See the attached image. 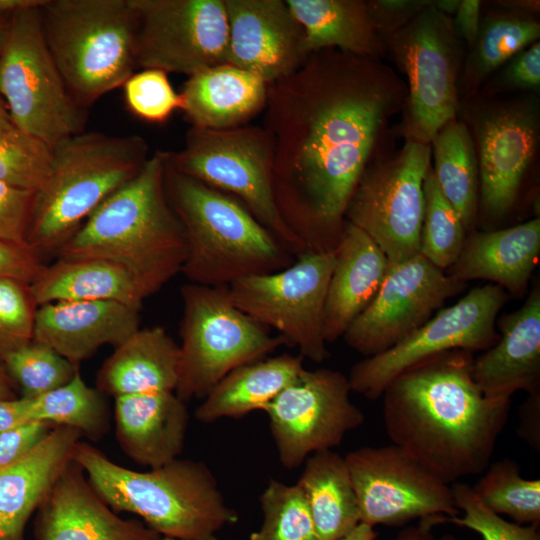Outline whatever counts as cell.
<instances>
[{
  "label": "cell",
  "instance_id": "cell-21",
  "mask_svg": "<svg viewBox=\"0 0 540 540\" xmlns=\"http://www.w3.org/2000/svg\"><path fill=\"white\" fill-rule=\"evenodd\" d=\"M36 540H155L145 523L119 517L72 460L37 509Z\"/></svg>",
  "mask_w": 540,
  "mask_h": 540
},
{
  "label": "cell",
  "instance_id": "cell-1",
  "mask_svg": "<svg viewBox=\"0 0 540 540\" xmlns=\"http://www.w3.org/2000/svg\"><path fill=\"white\" fill-rule=\"evenodd\" d=\"M406 84L382 60L337 49L309 55L268 84L263 127L273 140V190L306 252H335L345 210Z\"/></svg>",
  "mask_w": 540,
  "mask_h": 540
},
{
  "label": "cell",
  "instance_id": "cell-56",
  "mask_svg": "<svg viewBox=\"0 0 540 540\" xmlns=\"http://www.w3.org/2000/svg\"><path fill=\"white\" fill-rule=\"evenodd\" d=\"M498 5L503 6L505 9L523 11L529 13L539 12V1L535 0H517V1H497Z\"/></svg>",
  "mask_w": 540,
  "mask_h": 540
},
{
  "label": "cell",
  "instance_id": "cell-16",
  "mask_svg": "<svg viewBox=\"0 0 540 540\" xmlns=\"http://www.w3.org/2000/svg\"><path fill=\"white\" fill-rule=\"evenodd\" d=\"M339 371L303 369L264 409L283 467H299L312 454L332 450L364 422Z\"/></svg>",
  "mask_w": 540,
  "mask_h": 540
},
{
  "label": "cell",
  "instance_id": "cell-22",
  "mask_svg": "<svg viewBox=\"0 0 540 540\" xmlns=\"http://www.w3.org/2000/svg\"><path fill=\"white\" fill-rule=\"evenodd\" d=\"M140 328L139 310L114 301H59L37 307L33 340L79 364Z\"/></svg>",
  "mask_w": 540,
  "mask_h": 540
},
{
  "label": "cell",
  "instance_id": "cell-23",
  "mask_svg": "<svg viewBox=\"0 0 540 540\" xmlns=\"http://www.w3.org/2000/svg\"><path fill=\"white\" fill-rule=\"evenodd\" d=\"M498 341L473 360L472 375L488 397L511 398L517 391H540V288L497 322Z\"/></svg>",
  "mask_w": 540,
  "mask_h": 540
},
{
  "label": "cell",
  "instance_id": "cell-37",
  "mask_svg": "<svg viewBox=\"0 0 540 540\" xmlns=\"http://www.w3.org/2000/svg\"><path fill=\"white\" fill-rule=\"evenodd\" d=\"M472 489L498 515L522 525L540 524V480L521 476L518 464L502 459L490 464Z\"/></svg>",
  "mask_w": 540,
  "mask_h": 540
},
{
  "label": "cell",
  "instance_id": "cell-43",
  "mask_svg": "<svg viewBox=\"0 0 540 540\" xmlns=\"http://www.w3.org/2000/svg\"><path fill=\"white\" fill-rule=\"evenodd\" d=\"M123 87L130 111L147 122L164 123L182 108L180 93L175 92L162 70L144 69L134 73Z\"/></svg>",
  "mask_w": 540,
  "mask_h": 540
},
{
  "label": "cell",
  "instance_id": "cell-5",
  "mask_svg": "<svg viewBox=\"0 0 540 540\" xmlns=\"http://www.w3.org/2000/svg\"><path fill=\"white\" fill-rule=\"evenodd\" d=\"M165 187L184 230L181 273L189 283L228 287L294 262L295 257L239 200L176 171L167 160Z\"/></svg>",
  "mask_w": 540,
  "mask_h": 540
},
{
  "label": "cell",
  "instance_id": "cell-17",
  "mask_svg": "<svg viewBox=\"0 0 540 540\" xmlns=\"http://www.w3.org/2000/svg\"><path fill=\"white\" fill-rule=\"evenodd\" d=\"M344 459L362 523L401 526L460 515L451 486L393 444L360 447Z\"/></svg>",
  "mask_w": 540,
  "mask_h": 540
},
{
  "label": "cell",
  "instance_id": "cell-28",
  "mask_svg": "<svg viewBox=\"0 0 540 540\" xmlns=\"http://www.w3.org/2000/svg\"><path fill=\"white\" fill-rule=\"evenodd\" d=\"M38 306L59 301H114L136 310L155 293L127 266L100 258H60L43 265L29 284Z\"/></svg>",
  "mask_w": 540,
  "mask_h": 540
},
{
  "label": "cell",
  "instance_id": "cell-14",
  "mask_svg": "<svg viewBox=\"0 0 540 540\" xmlns=\"http://www.w3.org/2000/svg\"><path fill=\"white\" fill-rule=\"evenodd\" d=\"M508 298L493 283L473 288L393 347L357 362L348 376L351 391L376 400L395 377L424 359L454 349L487 350L500 337L497 315Z\"/></svg>",
  "mask_w": 540,
  "mask_h": 540
},
{
  "label": "cell",
  "instance_id": "cell-35",
  "mask_svg": "<svg viewBox=\"0 0 540 540\" xmlns=\"http://www.w3.org/2000/svg\"><path fill=\"white\" fill-rule=\"evenodd\" d=\"M432 168L439 188L470 231L478 214V164L474 143L464 121L453 118L433 137Z\"/></svg>",
  "mask_w": 540,
  "mask_h": 540
},
{
  "label": "cell",
  "instance_id": "cell-52",
  "mask_svg": "<svg viewBox=\"0 0 540 540\" xmlns=\"http://www.w3.org/2000/svg\"><path fill=\"white\" fill-rule=\"evenodd\" d=\"M27 398L0 399V431L30 422Z\"/></svg>",
  "mask_w": 540,
  "mask_h": 540
},
{
  "label": "cell",
  "instance_id": "cell-24",
  "mask_svg": "<svg viewBox=\"0 0 540 540\" xmlns=\"http://www.w3.org/2000/svg\"><path fill=\"white\" fill-rule=\"evenodd\" d=\"M115 436L121 450L149 468L163 466L183 450L189 414L175 392L160 391L115 397Z\"/></svg>",
  "mask_w": 540,
  "mask_h": 540
},
{
  "label": "cell",
  "instance_id": "cell-9",
  "mask_svg": "<svg viewBox=\"0 0 540 540\" xmlns=\"http://www.w3.org/2000/svg\"><path fill=\"white\" fill-rule=\"evenodd\" d=\"M183 315L175 394L184 402L204 399L235 368L263 359L285 345L240 311L227 287L187 283L180 289Z\"/></svg>",
  "mask_w": 540,
  "mask_h": 540
},
{
  "label": "cell",
  "instance_id": "cell-59",
  "mask_svg": "<svg viewBox=\"0 0 540 540\" xmlns=\"http://www.w3.org/2000/svg\"><path fill=\"white\" fill-rule=\"evenodd\" d=\"M11 15L9 13H0V56L7 39Z\"/></svg>",
  "mask_w": 540,
  "mask_h": 540
},
{
  "label": "cell",
  "instance_id": "cell-8",
  "mask_svg": "<svg viewBox=\"0 0 540 540\" xmlns=\"http://www.w3.org/2000/svg\"><path fill=\"white\" fill-rule=\"evenodd\" d=\"M167 163L239 200L294 257L306 252L278 210L273 190V140L263 126H191L183 148L167 151Z\"/></svg>",
  "mask_w": 540,
  "mask_h": 540
},
{
  "label": "cell",
  "instance_id": "cell-44",
  "mask_svg": "<svg viewBox=\"0 0 540 540\" xmlns=\"http://www.w3.org/2000/svg\"><path fill=\"white\" fill-rule=\"evenodd\" d=\"M35 304L29 285L0 278V364L12 351L33 340Z\"/></svg>",
  "mask_w": 540,
  "mask_h": 540
},
{
  "label": "cell",
  "instance_id": "cell-20",
  "mask_svg": "<svg viewBox=\"0 0 540 540\" xmlns=\"http://www.w3.org/2000/svg\"><path fill=\"white\" fill-rule=\"evenodd\" d=\"M227 63L267 84L299 69L311 54L303 27L285 0H224Z\"/></svg>",
  "mask_w": 540,
  "mask_h": 540
},
{
  "label": "cell",
  "instance_id": "cell-18",
  "mask_svg": "<svg viewBox=\"0 0 540 540\" xmlns=\"http://www.w3.org/2000/svg\"><path fill=\"white\" fill-rule=\"evenodd\" d=\"M138 17L137 68L192 76L227 63L224 0H131Z\"/></svg>",
  "mask_w": 540,
  "mask_h": 540
},
{
  "label": "cell",
  "instance_id": "cell-50",
  "mask_svg": "<svg viewBox=\"0 0 540 540\" xmlns=\"http://www.w3.org/2000/svg\"><path fill=\"white\" fill-rule=\"evenodd\" d=\"M518 436L540 452V391L528 394L519 408Z\"/></svg>",
  "mask_w": 540,
  "mask_h": 540
},
{
  "label": "cell",
  "instance_id": "cell-41",
  "mask_svg": "<svg viewBox=\"0 0 540 540\" xmlns=\"http://www.w3.org/2000/svg\"><path fill=\"white\" fill-rule=\"evenodd\" d=\"M52 148L15 126L0 130V181L36 191L46 179Z\"/></svg>",
  "mask_w": 540,
  "mask_h": 540
},
{
  "label": "cell",
  "instance_id": "cell-40",
  "mask_svg": "<svg viewBox=\"0 0 540 540\" xmlns=\"http://www.w3.org/2000/svg\"><path fill=\"white\" fill-rule=\"evenodd\" d=\"M2 366L23 398H36L72 380L79 366L71 363L51 347L32 340L10 352Z\"/></svg>",
  "mask_w": 540,
  "mask_h": 540
},
{
  "label": "cell",
  "instance_id": "cell-38",
  "mask_svg": "<svg viewBox=\"0 0 540 540\" xmlns=\"http://www.w3.org/2000/svg\"><path fill=\"white\" fill-rule=\"evenodd\" d=\"M423 193L420 254L445 271L458 258L466 239V230L458 213L442 194L432 166L424 179Z\"/></svg>",
  "mask_w": 540,
  "mask_h": 540
},
{
  "label": "cell",
  "instance_id": "cell-55",
  "mask_svg": "<svg viewBox=\"0 0 540 540\" xmlns=\"http://www.w3.org/2000/svg\"><path fill=\"white\" fill-rule=\"evenodd\" d=\"M45 0H0V13L12 14L17 10L41 6Z\"/></svg>",
  "mask_w": 540,
  "mask_h": 540
},
{
  "label": "cell",
  "instance_id": "cell-47",
  "mask_svg": "<svg viewBox=\"0 0 540 540\" xmlns=\"http://www.w3.org/2000/svg\"><path fill=\"white\" fill-rule=\"evenodd\" d=\"M55 426L43 421H30L0 431V470L30 454Z\"/></svg>",
  "mask_w": 540,
  "mask_h": 540
},
{
  "label": "cell",
  "instance_id": "cell-57",
  "mask_svg": "<svg viewBox=\"0 0 540 540\" xmlns=\"http://www.w3.org/2000/svg\"><path fill=\"white\" fill-rule=\"evenodd\" d=\"M16 398L13 389V382L0 364V399Z\"/></svg>",
  "mask_w": 540,
  "mask_h": 540
},
{
  "label": "cell",
  "instance_id": "cell-51",
  "mask_svg": "<svg viewBox=\"0 0 540 540\" xmlns=\"http://www.w3.org/2000/svg\"><path fill=\"white\" fill-rule=\"evenodd\" d=\"M452 24L459 38L471 49L480 30L481 2L460 0L459 7L452 17Z\"/></svg>",
  "mask_w": 540,
  "mask_h": 540
},
{
  "label": "cell",
  "instance_id": "cell-12",
  "mask_svg": "<svg viewBox=\"0 0 540 540\" xmlns=\"http://www.w3.org/2000/svg\"><path fill=\"white\" fill-rule=\"evenodd\" d=\"M430 144L405 140L391 156L371 160L345 210V221L365 232L389 263L420 254L423 183L431 165Z\"/></svg>",
  "mask_w": 540,
  "mask_h": 540
},
{
  "label": "cell",
  "instance_id": "cell-27",
  "mask_svg": "<svg viewBox=\"0 0 540 540\" xmlns=\"http://www.w3.org/2000/svg\"><path fill=\"white\" fill-rule=\"evenodd\" d=\"M540 254V219L466 237L463 248L447 274L467 283L488 280L522 298Z\"/></svg>",
  "mask_w": 540,
  "mask_h": 540
},
{
  "label": "cell",
  "instance_id": "cell-61",
  "mask_svg": "<svg viewBox=\"0 0 540 540\" xmlns=\"http://www.w3.org/2000/svg\"><path fill=\"white\" fill-rule=\"evenodd\" d=\"M155 540H182V539H177V538H173V537H168V536H159L157 539Z\"/></svg>",
  "mask_w": 540,
  "mask_h": 540
},
{
  "label": "cell",
  "instance_id": "cell-46",
  "mask_svg": "<svg viewBox=\"0 0 540 540\" xmlns=\"http://www.w3.org/2000/svg\"><path fill=\"white\" fill-rule=\"evenodd\" d=\"M34 191L0 181V240L26 244V233Z\"/></svg>",
  "mask_w": 540,
  "mask_h": 540
},
{
  "label": "cell",
  "instance_id": "cell-4",
  "mask_svg": "<svg viewBox=\"0 0 540 540\" xmlns=\"http://www.w3.org/2000/svg\"><path fill=\"white\" fill-rule=\"evenodd\" d=\"M73 460L114 512L139 516L161 536L217 540L218 531L238 521L214 474L201 461L177 458L141 472L115 463L81 440L75 446Z\"/></svg>",
  "mask_w": 540,
  "mask_h": 540
},
{
  "label": "cell",
  "instance_id": "cell-6",
  "mask_svg": "<svg viewBox=\"0 0 540 540\" xmlns=\"http://www.w3.org/2000/svg\"><path fill=\"white\" fill-rule=\"evenodd\" d=\"M149 156L148 143L139 135L83 131L58 143L52 148L50 171L33 195L26 244L42 259L56 255Z\"/></svg>",
  "mask_w": 540,
  "mask_h": 540
},
{
  "label": "cell",
  "instance_id": "cell-49",
  "mask_svg": "<svg viewBox=\"0 0 540 540\" xmlns=\"http://www.w3.org/2000/svg\"><path fill=\"white\" fill-rule=\"evenodd\" d=\"M42 260L28 245L0 240V278L29 285L44 265Z\"/></svg>",
  "mask_w": 540,
  "mask_h": 540
},
{
  "label": "cell",
  "instance_id": "cell-11",
  "mask_svg": "<svg viewBox=\"0 0 540 540\" xmlns=\"http://www.w3.org/2000/svg\"><path fill=\"white\" fill-rule=\"evenodd\" d=\"M385 44L386 55L407 78L399 132L405 140L430 144L460 107L464 53L452 18L431 2Z\"/></svg>",
  "mask_w": 540,
  "mask_h": 540
},
{
  "label": "cell",
  "instance_id": "cell-33",
  "mask_svg": "<svg viewBox=\"0 0 540 540\" xmlns=\"http://www.w3.org/2000/svg\"><path fill=\"white\" fill-rule=\"evenodd\" d=\"M297 481L318 540H338L360 523L357 498L344 457L332 450L310 455Z\"/></svg>",
  "mask_w": 540,
  "mask_h": 540
},
{
  "label": "cell",
  "instance_id": "cell-42",
  "mask_svg": "<svg viewBox=\"0 0 540 540\" xmlns=\"http://www.w3.org/2000/svg\"><path fill=\"white\" fill-rule=\"evenodd\" d=\"M454 502L462 516L429 518L432 525L452 523L478 533L483 540H540L539 526L522 525L504 519L486 507L475 495L472 486L454 482L451 486Z\"/></svg>",
  "mask_w": 540,
  "mask_h": 540
},
{
  "label": "cell",
  "instance_id": "cell-3",
  "mask_svg": "<svg viewBox=\"0 0 540 540\" xmlns=\"http://www.w3.org/2000/svg\"><path fill=\"white\" fill-rule=\"evenodd\" d=\"M166 160L167 151L150 154L142 169L88 216L56 256L121 263L155 293L181 273L186 241L166 192Z\"/></svg>",
  "mask_w": 540,
  "mask_h": 540
},
{
  "label": "cell",
  "instance_id": "cell-31",
  "mask_svg": "<svg viewBox=\"0 0 540 540\" xmlns=\"http://www.w3.org/2000/svg\"><path fill=\"white\" fill-rule=\"evenodd\" d=\"M304 358L290 354L263 358L239 366L223 377L195 410L204 424L240 418L263 410L304 369Z\"/></svg>",
  "mask_w": 540,
  "mask_h": 540
},
{
  "label": "cell",
  "instance_id": "cell-29",
  "mask_svg": "<svg viewBox=\"0 0 540 540\" xmlns=\"http://www.w3.org/2000/svg\"><path fill=\"white\" fill-rule=\"evenodd\" d=\"M268 84L258 76L225 63L192 76L180 93L192 126L229 129L247 123L264 110Z\"/></svg>",
  "mask_w": 540,
  "mask_h": 540
},
{
  "label": "cell",
  "instance_id": "cell-25",
  "mask_svg": "<svg viewBox=\"0 0 540 540\" xmlns=\"http://www.w3.org/2000/svg\"><path fill=\"white\" fill-rule=\"evenodd\" d=\"M83 435L55 426L25 458L0 470V540H24L31 515L39 508Z\"/></svg>",
  "mask_w": 540,
  "mask_h": 540
},
{
  "label": "cell",
  "instance_id": "cell-36",
  "mask_svg": "<svg viewBox=\"0 0 540 540\" xmlns=\"http://www.w3.org/2000/svg\"><path fill=\"white\" fill-rule=\"evenodd\" d=\"M28 400L31 421L68 426L93 441L110 431L111 415L104 394L90 387L80 371L67 384Z\"/></svg>",
  "mask_w": 540,
  "mask_h": 540
},
{
  "label": "cell",
  "instance_id": "cell-48",
  "mask_svg": "<svg viewBox=\"0 0 540 540\" xmlns=\"http://www.w3.org/2000/svg\"><path fill=\"white\" fill-rule=\"evenodd\" d=\"M432 0H369L368 14L384 42L406 26Z\"/></svg>",
  "mask_w": 540,
  "mask_h": 540
},
{
  "label": "cell",
  "instance_id": "cell-26",
  "mask_svg": "<svg viewBox=\"0 0 540 540\" xmlns=\"http://www.w3.org/2000/svg\"><path fill=\"white\" fill-rule=\"evenodd\" d=\"M381 248L362 230L345 222L335 251L324 308V338L333 343L377 294L388 268Z\"/></svg>",
  "mask_w": 540,
  "mask_h": 540
},
{
  "label": "cell",
  "instance_id": "cell-32",
  "mask_svg": "<svg viewBox=\"0 0 540 540\" xmlns=\"http://www.w3.org/2000/svg\"><path fill=\"white\" fill-rule=\"evenodd\" d=\"M304 29L310 53L337 49L382 60L386 44L376 31L363 0H285Z\"/></svg>",
  "mask_w": 540,
  "mask_h": 540
},
{
  "label": "cell",
  "instance_id": "cell-7",
  "mask_svg": "<svg viewBox=\"0 0 540 540\" xmlns=\"http://www.w3.org/2000/svg\"><path fill=\"white\" fill-rule=\"evenodd\" d=\"M40 18L48 50L82 108L135 73L138 17L131 0H45Z\"/></svg>",
  "mask_w": 540,
  "mask_h": 540
},
{
  "label": "cell",
  "instance_id": "cell-30",
  "mask_svg": "<svg viewBox=\"0 0 540 540\" xmlns=\"http://www.w3.org/2000/svg\"><path fill=\"white\" fill-rule=\"evenodd\" d=\"M180 349L160 326L139 328L104 361L96 375L103 394L172 391L179 377Z\"/></svg>",
  "mask_w": 540,
  "mask_h": 540
},
{
  "label": "cell",
  "instance_id": "cell-10",
  "mask_svg": "<svg viewBox=\"0 0 540 540\" xmlns=\"http://www.w3.org/2000/svg\"><path fill=\"white\" fill-rule=\"evenodd\" d=\"M0 96L14 126L51 148L85 129L86 109L69 93L48 50L40 6L11 15L0 56Z\"/></svg>",
  "mask_w": 540,
  "mask_h": 540
},
{
  "label": "cell",
  "instance_id": "cell-19",
  "mask_svg": "<svg viewBox=\"0 0 540 540\" xmlns=\"http://www.w3.org/2000/svg\"><path fill=\"white\" fill-rule=\"evenodd\" d=\"M466 287L421 254L389 263L384 280L367 308L343 338L365 357L382 353L410 335L435 310Z\"/></svg>",
  "mask_w": 540,
  "mask_h": 540
},
{
  "label": "cell",
  "instance_id": "cell-45",
  "mask_svg": "<svg viewBox=\"0 0 540 540\" xmlns=\"http://www.w3.org/2000/svg\"><path fill=\"white\" fill-rule=\"evenodd\" d=\"M540 89V43L531 44L514 57L505 67L483 86L484 97L506 91L523 90L538 93Z\"/></svg>",
  "mask_w": 540,
  "mask_h": 540
},
{
  "label": "cell",
  "instance_id": "cell-39",
  "mask_svg": "<svg viewBox=\"0 0 540 540\" xmlns=\"http://www.w3.org/2000/svg\"><path fill=\"white\" fill-rule=\"evenodd\" d=\"M263 522L249 540H318L301 488L270 479L260 495Z\"/></svg>",
  "mask_w": 540,
  "mask_h": 540
},
{
  "label": "cell",
  "instance_id": "cell-54",
  "mask_svg": "<svg viewBox=\"0 0 540 540\" xmlns=\"http://www.w3.org/2000/svg\"><path fill=\"white\" fill-rule=\"evenodd\" d=\"M378 532L374 527L360 522L354 529H352L345 536L338 540H376Z\"/></svg>",
  "mask_w": 540,
  "mask_h": 540
},
{
  "label": "cell",
  "instance_id": "cell-13",
  "mask_svg": "<svg viewBox=\"0 0 540 540\" xmlns=\"http://www.w3.org/2000/svg\"><path fill=\"white\" fill-rule=\"evenodd\" d=\"M335 252H304L278 272L240 279L227 287L231 302L264 327L279 332L303 358L329 357L324 308Z\"/></svg>",
  "mask_w": 540,
  "mask_h": 540
},
{
  "label": "cell",
  "instance_id": "cell-53",
  "mask_svg": "<svg viewBox=\"0 0 540 540\" xmlns=\"http://www.w3.org/2000/svg\"><path fill=\"white\" fill-rule=\"evenodd\" d=\"M392 540H459L453 535L438 536L433 532V525L428 518L419 524L402 528Z\"/></svg>",
  "mask_w": 540,
  "mask_h": 540
},
{
  "label": "cell",
  "instance_id": "cell-2",
  "mask_svg": "<svg viewBox=\"0 0 540 540\" xmlns=\"http://www.w3.org/2000/svg\"><path fill=\"white\" fill-rule=\"evenodd\" d=\"M473 352L424 359L384 389L383 422L391 444L447 484L491 464L511 398L486 396L472 375Z\"/></svg>",
  "mask_w": 540,
  "mask_h": 540
},
{
  "label": "cell",
  "instance_id": "cell-15",
  "mask_svg": "<svg viewBox=\"0 0 540 540\" xmlns=\"http://www.w3.org/2000/svg\"><path fill=\"white\" fill-rule=\"evenodd\" d=\"M466 124L479 177L478 211L497 219L514 205L539 143L540 107L535 93L510 99L477 98Z\"/></svg>",
  "mask_w": 540,
  "mask_h": 540
},
{
  "label": "cell",
  "instance_id": "cell-60",
  "mask_svg": "<svg viewBox=\"0 0 540 540\" xmlns=\"http://www.w3.org/2000/svg\"><path fill=\"white\" fill-rule=\"evenodd\" d=\"M14 126L9 116L7 107L0 96V130Z\"/></svg>",
  "mask_w": 540,
  "mask_h": 540
},
{
  "label": "cell",
  "instance_id": "cell-34",
  "mask_svg": "<svg viewBox=\"0 0 540 540\" xmlns=\"http://www.w3.org/2000/svg\"><path fill=\"white\" fill-rule=\"evenodd\" d=\"M539 37L540 23L533 13L503 9L488 14L481 20L477 40L463 62L459 98L476 97L497 69Z\"/></svg>",
  "mask_w": 540,
  "mask_h": 540
},
{
  "label": "cell",
  "instance_id": "cell-58",
  "mask_svg": "<svg viewBox=\"0 0 540 540\" xmlns=\"http://www.w3.org/2000/svg\"><path fill=\"white\" fill-rule=\"evenodd\" d=\"M432 4L437 11L452 18L459 7L460 0H432Z\"/></svg>",
  "mask_w": 540,
  "mask_h": 540
}]
</instances>
